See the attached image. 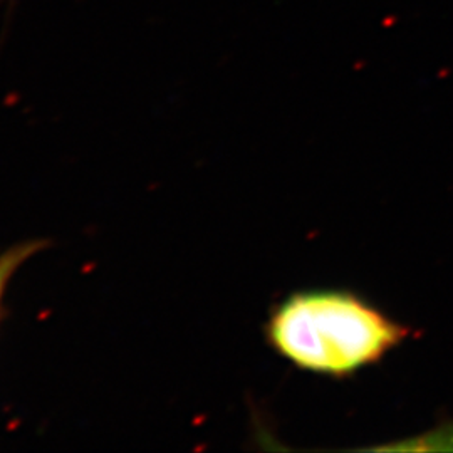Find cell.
Segmentation results:
<instances>
[{"mask_svg":"<svg viewBox=\"0 0 453 453\" xmlns=\"http://www.w3.org/2000/svg\"><path fill=\"white\" fill-rule=\"evenodd\" d=\"M265 336L299 370L344 378L387 357L408 329L355 292L311 289L271 311Z\"/></svg>","mask_w":453,"mask_h":453,"instance_id":"obj_1","label":"cell"},{"mask_svg":"<svg viewBox=\"0 0 453 453\" xmlns=\"http://www.w3.org/2000/svg\"><path fill=\"white\" fill-rule=\"evenodd\" d=\"M46 247H48L46 241H26V242L16 243L5 250H0V318H2V308H4L2 306L4 296L12 277L27 260Z\"/></svg>","mask_w":453,"mask_h":453,"instance_id":"obj_2","label":"cell"}]
</instances>
